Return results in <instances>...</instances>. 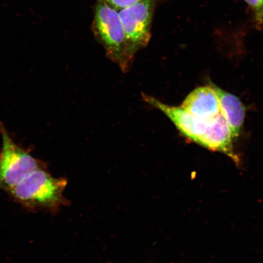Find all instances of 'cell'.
<instances>
[{"instance_id":"obj_1","label":"cell","mask_w":263,"mask_h":263,"mask_svg":"<svg viewBox=\"0 0 263 263\" xmlns=\"http://www.w3.org/2000/svg\"><path fill=\"white\" fill-rule=\"evenodd\" d=\"M67 185V180L55 178L44 166L34 171L7 193L29 211L55 213L68 204L64 196Z\"/></svg>"},{"instance_id":"obj_2","label":"cell","mask_w":263,"mask_h":263,"mask_svg":"<svg viewBox=\"0 0 263 263\" xmlns=\"http://www.w3.org/2000/svg\"><path fill=\"white\" fill-rule=\"evenodd\" d=\"M93 31L106 50L107 57L126 72L134 58L128 49L127 41L119 12L105 0H98Z\"/></svg>"},{"instance_id":"obj_3","label":"cell","mask_w":263,"mask_h":263,"mask_svg":"<svg viewBox=\"0 0 263 263\" xmlns=\"http://www.w3.org/2000/svg\"><path fill=\"white\" fill-rule=\"evenodd\" d=\"M2 147L0 150V190L8 192L39 167L42 161L29 151L16 144L2 124H0Z\"/></svg>"},{"instance_id":"obj_4","label":"cell","mask_w":263,"mask_h":263,"mask_svg":"<svg viewBox=\"0 0 263 263\" xmlns=\"http://www.w3.org/2000/svg\"><path fill=\"white\" fill-rule=\"evenodd\" d=\"M154 5L155 0H140L119 12L128 49L133 58L137 52L146 47L150 41Z\"/></svg>"},{"instance_id":"obj_5","label":"cell","mask_w":263,"mask_h":263,"mask_svg":"<svg viewBox=\"0 0 263 263\" xmlns=\"http://www.w3.org/2000/svg\"><path fill=\"white\" fill-rule=\"evenodd\" d=\"M233 140L229 125L221 113L209 120L208 130L199 145L224 154L238 164L239 159L233 150Z\"/></svg>"},{"instance_id":"obj_6","label":"cell","mask_w":263,"mask_h":263,"mask_svg":"<svg viewBox=\"0 0 263 263\" xmlns=\"http://www.w3.org/2000/svg\"><path fill=\"white\" fill-rule=\"evenodd\" d=\"M181 107L204 120L212 119L221 113L218 95L210 85L191 92Z\"/></svg>"},{"instance_id":"obj_7","label":"cell","mask_w":263,"mask_h":263,"mask_svg":"<svg viewBox=\"0 0 263 263\" xmlns=\"http://www.w3.org/2000/svg\"><path fill=\"white\" fill-rule=\"evenodd\" d=\"M209 85L215 89L219 99L221 112L229 125L234 139L238 138L244 123L246 108L239 99L216 86Z\"/></svg>"},{"instance_id":"obj_8","label":"cell","mask_w":263,"mask_h":263,"mask_svg":"<svg viewBox=\"0 0 263 263\" xmlns=\"http://www.w3.org/2000/svg\"><path fill=\"white\" fill-rule=\"evenodd\" d=\"M254 11L255 21L258 26L263 25V0H245Z\"/></svg>"},{"instance_id":"obj_9","label":"cell","mask_w":263,"mask_h":263,"mask_svg":"<svg viewBox=\"0 0 263 263\" xmlns=\"http://www.w3.org/2000/svg\"><path fill=\"white\" fill-rule=\"evenodd\" d=\"M110 5L118 10H121L136 4L140 0H105Z\"/></svg>"}]
</instances>
